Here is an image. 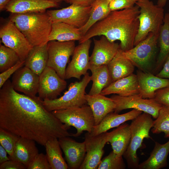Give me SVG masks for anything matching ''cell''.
<instances>
[{
	"label": "cell",
	"instance_id": "1",
	"mask_svg": "<svg viewBox=\"0 0 169 169\" xmlns=\"http://www.w3.org/2000/svg\"><path fill=\"white\" fill-rule=\"evenodd\" d=\"M42 101L18 93L8 80L0 90V128L44 146L52 138L73 136L70 127L47 110Z\"/></svg>",
	"mask_w": 169,
	"mask_h": 169
},
{
	"label": "cell",
	"instance_id": "2",
	"mask_svg": "<svg viewBox=\"0 0 169 169\" xmlns=\"http://www.w3.org/2000/svg\"><path fill=\"white\" fill-rule=\"evenodd\" d=\"M140 12L136 5L120 10L111 11L105 18L93 25L79 41V44L98 36H104L109 41L120 42L123 51L134 47V42L139 25Z\"/></svg>",
	"mask_w": 169,
	"mask_h": 169
},
{
	"label": "cell",
	"instance_id": "3",
	"mask_svg": "<svg viewBox=\"0 0 169 169\" xmlns=\"http://www.w3.org/2000/svg\"><path fill=\"white\" fill-rule=\"evenodd\" d=\"M9 20L14 24L33 47L49 42L52 22L46 11L11 13Z\"/></svg>",
	"mask_w": 169,
	"mask_h": 169
},
{
	"label": "cell",
	"instance_id": "4",
	"mask_svg": "<svg viewBox=\"0 0 169 169\" xmlns=\"http://www.w3.org/2000/svg\"><path fill=\"white\" fill-rule=\"evenodd\" d=\"M152 117L150 114L143 112L132 120L129 125L131 134L130 141L123 156L129 168H138L139 159L137 151L142 146L144 139L151 138L149 131L153 126L154 121Z\"/></svg>",
	"mask_w": 169,
	"mask_h": 169
},
{
	"label": "cell",
	"instance_id": "5",
	"mask_svg": "<svg viewBox=\"0 0 169 169\" xmlns=\"http://www.w3.org/2000/svg\"><path fill=\"white\" fill-rule=\"evenodd\" d=\"M136 5L140 8L138 16L139 25L134 42V46L152 33L159 35L164 16L163 8L155 5L149 0H138Z\"/></svg>",
	"mask_w": 169,
	"mask_h": 169
},
{
	"label": "cell",
	"instance_id": "6",
	"mask_svg": "<svg viewBox=\"0 0 169 169\" xmlns=\"http://www.w3.org/2000/svg\"><path fill=\"white\" fill-rule=\"evenodd\" d=\"M90 81L91 76L87 73L80 81L71 83L68 90L60 97L52 100H43V105L47 110L52 112L80 107L86 105L85 89Z\"/></svg>",
	"mask_w": 169,
	"mask_h": 169
},
{
	"label": "cell",
	"instance_id": "7",
	"mask_svg": "<svg viewBox=\"0 0 169 169\" xmlns=\"http://www.w3.org/2000/svg\"><path fill=\"white\" fill-rule=\"evenodd\" d=\"M53 114L62 123L74 127L76 132L73 136L78 137L84 131L90 133L95 126L91 109L88 105L80 107L54 110Z\"/></svg>",
	"mask_w": 169,
	"mask_h": 169
},
{
	"label": "cell",
	"instance_id": "8",
	"mask_svg": "<svg viewBox=\"0 0 169 169\" xmlns=\"http://www.w3.org/2000/svg\"><path fill=\"white\" fill-rule=\"evenodd\" d=\"M159 36L150 33L145 39L131 49L123 51L124 54L139 69L151 72Z\"/></svg>",
	"mask_w": 169,
	"mask_h": 169
},
{
	"label": "cell",
	"instance_id": "9",
	"mask_svg": "<svg viewBox=\"0 0 169 169\" xmlns=\"http://www.w3.org/2000/svg\"><path fill=\"white\" fill-rule=\"evenodd\" d=\"M75 47L74 41L52 40L48 43L47 66L54 69L62 79H65L67 64Z\"/></svg>",
	"mask_w": 169,
	"mask_h": 169
},
{
	"label": "cell",
	"instance_id": "10",
	"mask_svg": "<svg viewBox=\"0 0 169 169\" xmlns=\"http://www.w3.org/2000/svg\"><path fill=\"white\" fill-rule=\"evenodd\" d=\"M110 98L116 105L114 112L118 113L124 110L132 109L149 114L156 119L162 107L154 99L144 98L139 94L127 96L114 95Z\"/></svg>",
	"mask_w": 169,
	"mask_h": 169
},
{
	"label": "cell",
	"instance_id": "11",
	"mask_svg": "<svg viewBox=\"0 0 169 169\" xmlns=\"http://www.w3.org/2000/svg\"><path fill=\"white\" fill-rule=\"evenodd\" d=\"M0 38L4 45L13 50L21 61H25L33 47L23 34L9 20L1 27Z\"/></svg>",
	"mask_w": 169,
	"mask_h": 169
},
{
	"label": "cell",
	"instance_id": "12",
	"mask_svg": "<svg viewBox=\"0 0 169 169\" xmlns=\"http://www.w3.org/2000/svg\"><path fill=\"white\" fill-rule=\"evenodd\" d=\"M91 6H81L71 4L61 9L46 11L52 22H62L77 28L84 26L90 17Z\"/></svg>",
	"mask_w": 169,
	"mask_h": 169
},
{
	"label": "cell",
	"instance_id": "13",
	"mask_svg": "<svg viewBox=\"0 0 169 169\" xmlns=\"http://www.w3.org/2000/svg\"><path fill=\"white\" fill-rule=\"evenodd\" d=\"M108 132L92 136L88 132L84 135L86 154L79 169H96L104 153V148L107 142Z\"/></svg>",
	"mask_w": 169,
	"mask_h": 169
},
{
	"label": "cell",
	"instance_id": "14",
	"mask_svg": "<svg viewBox=\"0 0 169 169\" xmlns=\"http://www.w3.org/2000/svg\"><path fill=\"white\" fill-rule=\"evenodd\" d=\"M67 83L53 69L47 66L39 76L38 94L42 100L55 99L66 88Z\"/></svg>",
	"mask_w": 169,
	"mask_h": 169
},
{
	"label": "cell",
	"instance_id": "15",
	"mask_svg": "<svg viewBox=\"0 0 169 169\" xmlns=\"http://www.w3.org/2000/svg\"><path fill=\"white\" fill-rule=\"evenodd\" d=\"M91 41L90 39L79 43L76 47L71 61L66 67L65 79L74 78L80 79L90 69L89 50Z\"/></svg>",
	"mask_w": 169,
	"mask_h": 169
},
{
	"label": "cell",
	"instance_id": "16",
	"mask_svg": "<svg viewBox=\"0 0 169 169\" xmlns=\"http://www.w3.org/2000/svg\"><path fill=\"white\" fill-rule=\"evenodd\" d=\"M94 47L90 56V69L107 65L120 48L118 43L109 41L102 35L99 40L94 39Z\"/></svg>",
	"mask_w": 169,
	"mask_h": 169
},
{
	"label": "cell",
	"instance_id": "17",
	"mask_svg": "<svg viewBox=\"0 0 169 169\" xmlns=\"http://www.w3.org/2000/svg\"><path fill=\"white\" fill-rule=\"evenodd\" d=\"M39 76L24 66L13 74L11 83L15 90L34 97L38 93Z\"/></svg>",
	"mask_w": 169,
	"mask_h": 169
},
{
	"label": "cell",
	"instance_id": "18",
	"mask_svg": "<svg viewBox=\"0 0 169 169\" xmlns=\"http://www.w3.org/2000/svg\"><path fill=\"white\" fill-rule=\"evenodd\" d=\"M66 136L58 139L60 145L65 155L69 168H80L86 154L84 141L79 142Z\"/></svg>",
	"mask_w": 169,
	"mask_h": 169
},
{
	"label": "cell",
	"instance_id": "19",
	"mask_svg": "<svg viewBox=\"0 0 169 169\" xmlns=\"http://www.w3.org/2000/svg\"><path fill=\"white\" fill-rule=\"evenodd\" d=\"M58 0H11L6 10L12 13L46 12L47 9L59 6Z\"/></svg>",
	"mask_w": 169,
	"mask_h": 169
},
{
	"label": "cell",
	"instance_id": "20",
	"mask_svg": "<svg viewBox=\"0 0 169 169\" xmlns=\"http://www.w3.org/2000/svg\"><path fill=\"white\" fill-rule=\"evenodd\" d=\"M139 87V95L145 99H154L158 90L169 86V79L158 77L151 72L140 70L136 74Z\"/></svg>",
	"mask_w": 169,
	"mask_h": 169
},
{
	"label": "cell",
	"instance_id": "21",
	"mask_svg": "<svg viewBox=\"0 0 169 169\" xmlns=\"http://www.w3.org/2000/svg\"><path fill=\"white\" fill-rule=\"evenodd\" d=\"M85 98L90 107L95 121V125L99 124L108 114L114 111L116 105L110 98L101 93L85 94Z\"/></svg>",
	"mask_w": 169,
	"mask_h": 169
},
{
	"label": "cell",
	"instance_id": "22",
	"mask_svg": "<svg viewBox=\"0 0 169 169\" xmlns=\"http://www.w3.org/2000/svg\"><path fill=\"white\" fill-rule=\"evenodd\" d=\"M139 93L137 76L132 74L112 82L102 90L101 94L105 95L114 94L127 96L139 94Z\"/></svg>",
	"mask_w": 169,
	"mask_h": 169
},
{
	"label": "cell",
	"instance_id": "23",
	"mask_svg": "<svg viewBox=\"0 0 169 169\" xmlns=\"http://www.w3.org/2000/svg\"><path fill=\"white\" fill-rule=\"evenodd\" d=\"M142 113L141 111L134 109L121 114L111 112L107 114L99 124L95 125L90 133L92 136H96L106 132L127 121L133 120Z\"/></svg>",
	"mask_w": 169,
	"mask_h": 169
},
{
	"label": "cell",
	"instance_id": "24",
	"mask_svg": "<svg viewBox=\"0 0 169 169\" xmlns=\"http://www.w3.org/2000/svg\"><path fill=\"white\" fill-rule=\"evenodd\" d=\"M35 142L31 139L19 137L10 159L20 162L27 168L39 153Z\"/></svg>",
	"mask_w": 169,
	"mask_h": 169
},
{
	"label": "cell",
	"instance_id": "25",
	"mask_svg": "<svg viewBox=\"0 0 169 169\" xmlns=\"http://www.w3.org/2000/svg\"><path fill=\"white\" fill-rule=\"evenodd\" d=\"M112 131L108 132L107 142L112 151L118 157L123 156L129 144L131 134L130 125L124 123Z\"/></svg>",
	"mask_w": 169,
	"mask_h": 169
},
{
	"label": "cell",
	"instance_id": "26",
	"mask_svg": "<svg viewBox=\"0 0 169 169\" xmlns=\"http://www.w3.org/2000/svg\"><path fill=\"white\" fill-rule=\"evenodd\" d=\"M107 66L112 82L133 74L135 66L120 48Z\"/></svg>",
	"mask_w": 169,
	"mask_h": 169
},
{
	"label": "cell",
	"instance_id": "27",
	"mask_svg": "<svg viewBox=\"0 0 169 169\" xmlns=\"http://www.w3.org/2000/svg\"><path fill=\"white\" fill-rule=\"evenodd\" d=\"M169 153V140L164 144L156 142L149 157L139 164L138 169H160L166 167Z\"/></svg>",
	"mask_w": 169,
	"mask_h": 169
},
{
	"label": "cell",
	"instance_id": "28",
	"mask_svg": "<svg viewBox=\"0 0 169 169\" xmlns=\"http://www.w3.org/2000/svg\"><path fill=\"white\" fill-rule=\"evenodd\" d=\"M48 43L33 47L25 60L24 66L39 76L47 66Z\"/></svg>",
	"mask_w": 169,
	"mask_h": 169
},
{
	"label": "cell",
	"instance_id": "29",
	"mask_svg": "<svg viewBox=\"0 0 169 169\" xmlns=\"http://www.w3.org/2000/svg\"><path fill=\"white\" fill-rule=\"evenodd\" d=\"M83 36L79 28L62 22L53 23L49 37V42L52 40L79 41Z\"/></svg>",
	"mask_w": 169,
	"mask_h": 169
},
{
	"label": "cell",
	"instance_id": "30",
	"mask_svg": "<svg viewBox=\"0 0 169 169\" xmlns=\"http://www.w3.org/2000/svg\"><path fill=\"white\" fill-rule=\"evenodd\" d=\"M46 156L51 169H67L63 158L59 139L54 138L48 141L44 146Z\"/></svg>",
	"mask_w": 169,
	"mask_h": 169
},
{
	"label": "cell",
	"instance_id": "31",
	"mask_svg": "<svg viewBox=\"0 0 169 169\" xmlns=\"http://www.w3.org/2000/svg\"><path fill=\"white\" fill-rule=\"evenodd\" d=\"M93 83L89 94L94 95L101 93L102 90L112 82L107 65H104L90 69Z\"/></svg>",
	"mask_w": 169,
	"mask_h": 169
},
{
	"label": "cell",
	"instance_id": "32",
	"mask_svg": "<svg viewBox=\"0 0 169 169\" xmlns=\"http://www.w3.org/2000/svg\"><path fill=\"white\" fill-rule=\"evenodd\" d=\"M109 3L107 0H96L92 5L88 21L84 26L79 28L83 36L93 25L110 13Z\"/></svg>",
	"mask_w": 169,
	"mask_h": 169
},
{
	"label": "cell",
	"instance_id": "33",
	"mask_svg": "<svg viewBox=\"0 0 169 169\" xmlns=\"http://www.w3.org/2000/svg\"><path fill=\"white\" fill-rule=\"evenodd\" d=\"M158 40L160 51L155 67L156 70H159L162 66L166 57L169 54V10L164 14Z\"/></svg>",
	"mask_w": 169,
	"mask_h": 169
},
{
	"label": "cell",
	"instance_id": "34",
	"mask_svg": "<svg viewBox=\"0 0 169 169\" xmlns=\"http://www.w3.org/2000/svg\"><path fill=\"white\" fill-rule=\"evenodd\" d=\"M21 60L17 54L12 49L0 44V72L12 67Z\"/></svg>",
	"mask_w": 169,
	"mask_h": 169
},
{
	"label": "cell",
	"instance_id": "35",
	"mask_svg": "<svg viewBox=\"0 0 169 169\" xmlns=\"http://www.w3.org/2000/svg\"><path fill=\"white\" fill-rule=\"evenodd\" d=\"M151 131L156 134L163 132L165 138H169V109L162 106L158 116L154 120Z\"/></svg>",
	"mask_w": 169,
	"mask_h": 169
},
{
	"label": "cell",
	"instance_id": "36",
	"mask_svg": "<svg viewBox=\"0 0 169 169\" xmlns=\"http://www.w3.org/2000/svg\"><path fill=\"white\" fill-rule=\"evenodd\" d=\"M122 156H118L112 151L101 160L97 169H124L126 165Z\"/></svg>",
	"mask_w": 169,
	"mask_h": 169
},
{
	"label": "cell",
	"instance_id": "37",
	"mask_svg": "<svg viewBox=\"0 0 169 169\" xmlns=\"http://www.w3.org/2000/svg\"><path fill=\"white\" fill-rule=\"evenodd\" d=\"M19 137L0 128V144L7 151L9 158L13 156L15 146Z\"/></svg>",
	"mask_w": 169,
	"mask_h": 169
},
{
	"label": "cell",
	"instance_id": "38",
	"mask_svg": "<svg viewBox=\"0 0 169 169\" xmlns=\"http://www.w3.org/2000/svg\"><path fill=\"white\" fill-rule=\"evenodd\" d=\"M28 169H51L46 155L38 153L28 167Z\"/></svg>",
	"mask_w": 169,
	"mask_h": 169
},
{
	"label": "cell",
	"instance_id": "39",
	"mask_svg": "<svg viewBox=\"0 0 169 169\" xmlns=\"http://www.w3.org/2000/svg\"><path fill=\"white\" fill-rule=\"evenodd\" d=\"M154 99L162 106L169 109V86L157 90Z\"/></svg>",
	"mask_w": 169,
	"mask_h": 169
},
{
	"label": "cell",
	"instance_id": "40",
	"mask_svg": "<svg viewBox=\"0 0 169 169\" xmlns=\"http://www.w3.org/2000/svg\"><path fill=\"white\" fill-rule=\"evenodd\" d=\"M138 0H114L109 4L111 11L122 10L133 7Z\"/></svg>",
	"mask_w": 169,
	"mask_h": 169
},
{
	"label": "cell",
	"instance_id": "41",
	"mask_svg": "<svg viewBox=\"0 0 169 169\" xmlns=\"http://www.w3.org/2000/svg\"><path fill=\"white\" fill-rule=\"evenodd\" d=\"M25 61H18L15 65L1 73L0 74V88H1L5 82L8 79L10 76L18 69L24 66Z\"/></svg>",
	"mask_w": 169,
	"mask_h": 169
},
{
	"label": "cell",
	"instance_id": "42",
	"mask_svg": "<svg viewBox=\"0 0 169 169\" xmlns=\"http://www.w3.org/2000/svg\"><path fill=\"white\" fill-rule=\"evenodd\" d=\"M27 169L23 164L18 161L9 160L0 165V169Z\"/></svg>",
	"mask_w": 169,
	"mask_h": 169
},
{
	"label": "cell",
	"instance_id": "43",
	"mask_svg": "<svg viewBox=\"0 0 169 169\" xmlns=\"http://www.w3.org/2000/svg\"><path fill=\"white\" fill-rule=\"evenodd\" d=\"M162 66V69L156 75L169 79V54L166 57Z\"/></svg>",
	"mask_w": 169,
	"mask_h": 169
},
{
	"label": "cell",
	"instance_id": "44",
	"mask_svg": "<svg viewBox=\"0 0 169 169\" xmlns=\"http://www.w3.org/2000/svg\"><path fill=\"white\" fill-rule=\"evenodd\" d=\"M96 0H70L69 3L81 6L87 7L92 6Z\"/></svg>",
	"mask_w": 169,
	"mask_h": 169
},
{
	"label": "cell",
	"instance_id": "45",
	"mask_svg": "<svg viewBox=\"0 0 169 169\" xmlns=\"http://www.w3.org/2000/svg\"><path fill=\"white\" fill-rule=\"evenodd\" d=\"M8 153L6 150L1 145H0V164H2L10 160L7 156Z\"/></svg>",
	"mask_w": 169,
	"mask_h": 169
},
{
	"label": "cell",
	"instance_id": "46",
	"mask_svg": "<svg viewBox=\"0 0 169 169\" xmlns=\"http://www.w3.org/2000/svg\"><path fill=\"white\" fill-rule=\"evenodd\" d=\"M11 0H0V10L5 9L6 6Z\"/></svg>",
	"mask_w": 169,
	"mask_h": 169
},
{
	"label": "cell",
	"instance_id": "47",
	"mask_svg": "<svg viewBox=\"0 0 169 169\" xmlns=\"http://www.w3.org/2000/svg\"><path fill=\"white\" fill-rule=\"evenodd\" d=\"M167 0H158L157 4L158 6L163 8L165 5Z\"/></svg>",
	"mask_w": 169,
	"mask_h": 169
},
{
	"label": "cell",
	"instance_id": "48",
	"mask_svg": "<svg viewBox=\"0 0 169 169\" xmlns=\"http://www.w3.org/2000/svg\"><path fill=\"white\" fill-rule=\"evenodd\" d=\"M59 1H64L67 3H69L70 0H58Z\"/></svg>",
	"mask_w": 169,
	"mask_h": 169
},
{
	"label": "cell",
	"instance_id": "49",
	"mask_svg": "<svg viewBox=\"0 0 169 169\" xmlns=\"http://www.w3.org/2000/svg\"><path fill=\"white\" fill-rule=\"evenodd\" d=\"M107 0L109 2H110H110L112 1H113L114 0Z\"/></svg>",
	"mask_w": 169,
	"mask_h": 169
}]
</instances>
